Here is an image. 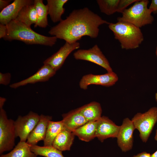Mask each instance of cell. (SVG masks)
<instances>
[{
  "label": "cell",
  "instance_id": "cell-37",
  "mask_svg": "<svg viewBox=\"0 0 157 157\" xmlns=\"http://www.w3.org/2000/svg\"><path fill=\"white\" fill-rule=\"evenodd\" d=\"M156 55L157 58V46L156 47Z\"/></svg>",
  "mask_w": 157,
  "mask_h": 157
},
{
  "label": "cell",
  "instance_id": "cell-11",
  "mask_svg": "<svg viewBox=\"0 0 157 157\" xmlns=\"http://www.w3.org/2000/svg\"><path fill=\"white\" fill-rule=\"evenodd\" d=\"M80 47L78 42L72 44L66 42L57 52L45 60L43 63L49 66L56 72L62 67L70 54Z\"/></svg>",
  "mask_w": 157,
  "mask_h": 157
},
{
  "label": "cell",
  "instance_id": "cell-21",
  "mask_svg": "<svg viewBox=\"0 0 157 157\" xmlns=\"http://www.w3.org/2000/svg\"><path fill=\"white\" fill-rule=\"evenodd\" d=\"M97 121L88 122L72 132L80 140L89 142L96 137Z\"/></svg>",
  "mask_w": 157,
  "mask_h": 157
},
{
  "label": "cell",
  "instance_id": "cell-22",
  "mask_svg": "<svg viewBox=\"0 0 157 157\" xmlns=\"http://www.w3.org/2000/svg\"><path fill=\"white\" fill-rule=\"evenodd\" d=\"M65 129L62 120L56 122L50 121L48 126L45 138L43 141L44 146H52L56 137L61 131Z\"/></svg>",
  "mask_w": 157,
  "mask_h": 157
},
{
  "label": "cell",
  "instance_id": "cell-3",
  "mask_svg": "<svg viewBox=\"0 0 157 157\" xmlns=\"http://www.w3.org/2000/svg\"><path fill=\"white\" fill-rule=\"evenodd\" d=\"M108 27L113 32L115 39L120 42L123 49L138 48L144 40L140 28L130 23L122 21H118L115 23H110Z\"/></svg>",
  "mask_w": 157,
  "mask_h": 157
},
{
  "label": "cell",
  "instance_id": "cell-17",
  "mask_svg": "<svg viewBox=\"0 0 157 157\" xmlns=\"http://www.w3.org/2000/svg\"><path fill=\"white\" fill-rule=\"evenodd\" d=\"M77 109L88 122L97 121L101 117V105L96 101L91 102Z\"/></svg>",
  "mask_w": 157,
  "mask_h": 157
},
{
  "label": "cell",
  "instance_id": "cell-33",
  "mask_svg": "<svg viewBox=\"0 0 157 157\" xmlns=\"http://www.w3.org/2000/svg\"><path fill=\"white\" fill-rule=\"evenodd\" d=\"M6 101V99L2 97H0V109L3 108L4 103Z\"/></svg>",
  "mask_w": 157,
  "mask_h": 157
},
{
  "label": "cell",
  "instance_id": "cell-20",
  "mask_svg": "<svg viewBox=\"0 0 157 157\" xmlns=\"http://www.w3.org/2000/svg\"><path fill=\"white\" fill-rule=\"evenodd\" d=\"M68 1L67 0H47L48 14L53 23L60 22L62 20L61 17L65 10L63 6Z\"/></svg>",
  "mask_w": 157,
  "mask_h": 157
},
{
  "label": "cell",
  "instance_id": "cell-24",
  "mask_svg": "<svg viewBox=\"0 0 157 157\" xmlns=\"http://www.w3.org/2000/svg\"><path fill=\"white\" fill-rule=\"evenodd\" d=\"M33 4L36 9L37 17L36 24L35 27L38 26L45 28L48 25L47 15L48 8L47 5H45L42 0H34Z\"/></svg>",
  "mask_w": 157,
  "mask_h": 157
},
{
  "label": "cell",
  "instance_id": "cell-18",
  "mask_svg": "<svg viewBox=\"0 0 157 157\" xmlns=\"http://www.w3.org/2000/svg\"><path fill=\"white\" fill-rule=\"evenodd\" d=\"M75 135L66 129L61 131L54 139L52 146L62 151L70 150Z\"/></svg>",
  "mask_w": 157,
  "mask_h": 157
},
{
  "label": "cell",
  "instance_id": "cell-31",
  "mask_svg": "<svg viewBox=\"0 0 157 157\" xmlns=\"http://www.w3.org/2000/svg\"><path fill=\"white\" fill-rule=\"evenodd\" d=\"M11 0H0V11L10 4Z\"/></svg>",
  "mask_w": 157,
  "mask_h": 157
},
{
  "label": "cell",
  "instance_id": "cell-32",
  "mask_svg": "<svg viewBox=\"0 0 157 157\" xmlns=\"http://www.w3.org/2000/svg\"><path fill=\"white\" fill-rule=\"evenodd\" d=\"M131 157H151V154L149 153L146 151H143L134 155Z\"/></svg>",
  "mask_w": 157,
  "mask_h": 157
},
{
  "label": "cell",
  "instance_id": "cell-7",
  "mask_svg": "<svg viewBox=\"0 0 157 157\" xmlns=\"http://www.w3.org/2000/svg\"><path fill=\"white\" fill-rule=\"evenodd\" d=\"M40 115L30 111L27 115H19L14 121L16 137L20 141L26 142L29 134L35 126L40 119Z\"/></svg>",
  "mask_w": 157,
  "mask_h": 157
},
{
  "label": "cell",
  "instance_id": "cell-14",
  "mask_svg": "<svg viewBox=\"0 0 157 157\" xmlns=\"http://www.w3.org/2000/svg\"><path fill=\"white\" fill-rule=\"evenodd\" d=\"M33 3V0H15L0 12V24L7 25L15 19L25 6Z\"/></svg>",
  "mask_w": 157,
  "mask_h": 157
},
{
  "label": "cell",
  "instance_id": "cell-13",
  "mask_svg": "<svg viewBox=\"0 0 157 157\" xmlns=\"http://www.w3.org/2000/svg\"><path fill=\"white\" fill-rule=\"evenodd\" d=\"M56 72L49 66L44 64L33 75L19 82L13 83L10 87L15 89L28 84L47 81L56 74Z\"/></svg>",
  "mask_w": 157,
  "mask_h": 157
},
{
  "label": "cell",
  "instance_id": "cell-28",
  "mask_svg": "<svg viewBox=\"0 0 157 157\" xmlns=\"http://www.w3.org/2000/svg\"><path fill=\"white\" fill-rule=\"evenodd\" d=\"M11 74L9 73H3L0 72V84L6 85L10 81Z\"/></svg>",
  "mask_w": 157,
  "mask_h": 157
},
{
  "label": "cell",
  "instance_id": "cell-9",
  "mask_svg": "<svg viewBox=\"0 0 157 157\" xmlns=\"http://www.w3.org/2000/svg\"><path fill=\"white\" fill-rule=\"evenodd\" d=\"M135 129L131 120L128 117L124 119L117 137L118 145L122 152H125L132 149L133 133Z\"/></svg>",
  "mask_w": 157,
  "mask_h": 157
},
{
  "label": "cell",
  "instance_id": "cell-29",
  "mask_svg": "<svg viewBox=\"0 0 157 157\" xmlns=\"http://www.w3.org/2000/svg\"><path fill=\"white\" fill-rule=\"evenodd\" d=\"M7 33V25L0 24V38H4Z\"/></svg>",
  "mask_w": 157,
  "mask_h": 157
},
{
  "label": "cell",
  "instance_id": "cell-4",
  "mask_svg": "<svg viewBox=\"0 0 157 157\" xmlns=\"http://www.w3.org/2000/svg\"><path fill=\"white\" fill-rule=\"evenodd\" d=\"M149 2L148 0H138L132 6L125 9L117 20L130 23L140 28L152 24L154 19L151 15L152 12L147 7Z\"/></svg>",
  "mask_w": 157,
  "mask_h": 157
},
{
  "label": "cell",
  "instance_id": "cell-2",
  "mask_svg": "<svg viewBox=\"0 0 157 157\" xmlns=\"http://www.w3.org/2000/svg\"><path fill=\"white\" fill-rule=\"evenodd\" d=\"M7 33L3 38L11 41L16 40L27 44H40L52 47L56 43L57 38L47 36L38 33L23 23L13 20L7 25Z\"/></svg>",
  "mask_w": 157,
  "mask_h": 157
},
{
  "label": "cell",
  "instance_id": "cell-12",
  "mask_svg": "<svg viewBox=\"0 0 157 157\" xmlns=\"http://www.w3.org/2000/svg\"><path fill=\"white\" fill-rule=\"evenodd\" d=\"M120 127L108 117L101 116L97 121L96 137L101 142L109 138H117Z\"/></svg>",
  "mask_w": 157,
  "mask_h": 157
},
{
  "label": "cell",
  "instance_id": "cell-6",
  "mask_svg": "<svg viewBox=\"0 0 157 157\" xmlns=\"http://www.w3.org/2000/svg\"><path fill=\"white\" fill-rule=\"evenodd\" d=\"M14 121L8 119L5 110L0 109V154L12 150L16 137Z\"/></svg>",
  "mask_w": 157,
  "mask_h": 157
},
{
  "label": "cell",
  "instance_id": "cell-8",
  "mask_svg": "<svg viewBox=\"0 0 157 157\" xmlns=\"http://www.w3.org/2000/svg\"><path fill=\"white\" fill-rule=\"evenodd\" d=\"M73 56L76 60H86L99 65L108 72H113L108 61L97 44L88 49H79L74 53Z\"/></svg>",
  "mask_w": 157,
  "mask_h": 157
},
{
  "label": "cell",
  "instance_id": "cell-15",
  "mask_svg": "<svg viewBox=\"0 0 157 157\" xmlns=\"http://www.w3.org/2000/svg\"><path fill=\"white\" fill-rule=\"evenodd\" d=\"M52 119V117L51 116L41 115L39 121L28 136L26 142L33 145H37L40 141H44L49 122Z\"/></svg>",
  "mask_w": 157,
  "mask_h": 157
},
{
  "label": "cell",
  "instance_id": "cell-27",
  "mask_svg": "<svg viewBox=\"0 0 157 157\" xmlns=\"http://www.w3.org/2000/svg\"><path fill=\"white\" fill-rule=\"evenodd\" d=\"M138 0H119L118 3L117 12L122 13L126 8L131 4L135 3Z\"/></svg>",
  "mask_w": 157,
  "mask_h": 157
},
{
  "label": "cell",
  "instance_id": "cell-30",
  "mask_svg": "<svg viewBox=\"0 0 157 157\" xmlns=\"http://www.w3.org/2000/svg\"><path fill=\"white\" fill-rule=\"evenodd\" d=\"M149 9L152 13L156 12L157 11V0H151Z\"/></svg>",
  "mask_w": 157,
  "mask_h": 157
},
{
  "label": "cell",
  "instance_id": "cell-23",
  "mask_svg": "<svg viewBox=\"0 0 157 157\" xmlns=\"http://www.w3.org/2000/svg\"><path fill=\"white\" fill-rule=\"evenodd\" d=\"M31 146L26 142L19 141L10 152L1 154L0 157H37L31 151Z\"/></svg>",
  "mask_w": 157,
  "mask_h": 157
},
{
  "label": "cell",
  "instance_id": "cell-19",
  "mask_svg": "<svg viewBox=\"0 0 157 157\" xmlns=\"http://www.w3.org/2000/svg\"><path fill=\"white\" fill-rule=\"evenodd\" d=\"M15 20L29 27H31V25L33 24H35L37 22V17L34 4L28 5L24 6L20 10Z\"/></svg>",
  "mask_w": 157,
  "mask_h": 157
},
{
  "label": "cell",
  "instance_id": "cell-26",
  "mask_svg": "<svg viewBox=\"0 0 157 157\" xmlns=\"http://www.w3.org/2000/svg\"><path fill=\"white\" fill-rule=\"evenodd\" d=\"M119 0H97V2L101 12L110 15L117 12Z\"/></svg>",
  "mask_w": 157,
  "mask_h": 157
},
{
  "label": "cell",
  "instance_id": "cell-10",
  "mask_svg": "<svg viewBox=\"0 0 157 157\" xmlns=\"http://www.w3.org/2000/svg\"><path fill=\"white\" fill-rule=\"evenodd\" d=\"M118 79L117 75L113 71L99 75L89 74L82 76L79 86L81 89L84 90L87 89L88 86L92 84L109 87L114 85Z\"/></svg>",
  "mask_w": 157,
  "mask_h": 157
},
{
  "label": "cell",
  "instance_id": "cell-5",
  "mask_svg": "<svg viewBox=\"0 0 157 157\" xmlns=\"http://www.w3.org/2000/svg\"><path fill=\"white\" fill-rule=\"evenodd\" d=\"M131 120L142 142H147L157 122V107H153L143 113H137Z\"/></svg>",
  "mask_w": 157,
  "mask_h": 157
},
{
  "label": "cell",
  "instance_id": "cell-36",
  "mask_svg": "<svg viewBox=\"0 0 157 157\" xmlns=\"http://www.w3.org/2000/svg\"><path fill=\"white\" fill-rule=\"evenodd\" d=\"M155 99L156 101L157 102V92L155 94Z\"/></svg>",
  "mask_w": 157,
  "mask_h": 157
},
{
  "label": "cell",
  "instance_id": "cell-16",
  "mask_svg": "<svg viewBox=\"0 0 157 157\" xmlns=\"http://www.w3.org/2000/svg\"><path fill=\"white\" fill-rule=\"evenodd\" d=\"M62 116L65 129L72 132L88 122L77 108L63 114Z\"/></svg>",
  "mask_w": 157,
  "mask_h": 157
},
{
  "label": "cell",
  "instance_id": "cell-34",
  "mask_svg": "<svg viewBox=\"0 0 157 157\" xmlns=\"http://www.w3.org/2000/svg\"><path fill=\"white\" fill-rule=\"evenodd\" d=\"M151 157H157V150L153 153L151 154Z\"/></svg>",
  "mask_w": 157,
  "mask_h": 157
},
{
  "label": "cell",
  "instance_id": "cell-1",
  "mask_svg": "<svg viewBox=\"0 0 157 157\" xmlns=\"http://www.w3.org/2000/svg\"><path fill=\"white\" fill-rule=\"evenodd\" d=\"M110 22L103 19L88 8L74 10L66 19L62 20L52 27L48 33L57 38L63 39L70 44L77 42L83 37L97 38L99 27Z\"/></svg>",
  "mask_w": 157,
  "mask_h": 157
},
{
  "label": "cell",
  "instance_id": "cell-35",
  "mask_svg": "<svg viewBox=\"0 0 157 157\" xmlns=\"http://www.w3.org/2000/svg\"><path fill=\"white\" fill-rule=\"evenodd\" d=\"M154 139L155 140L157 141V129L156 131V133L154 137Z\"/></svg>",
  "mask_w": 157,
  "mask_h": 157
},
{
  "label": "cell",
  "instance_id": "cell-25",
  "mask_svg": "<svg viewBox=\"0 0 157 157\" xmlns=\"http://www.w3.org/2000/svg\"><path fill=\"white\" fill-rule=\"evenodd\" d=\"M31 151L37 156L45 157H65L62 151L52 146H40L37 145H31Z\"/></svg>",
  "mask_w": 157,
  "mask_h": 157
}]
</instances>
